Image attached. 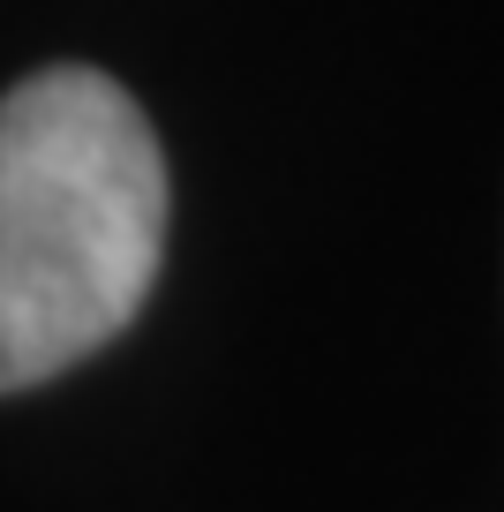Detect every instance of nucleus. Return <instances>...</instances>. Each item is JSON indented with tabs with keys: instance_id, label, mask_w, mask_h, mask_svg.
I'll return each mask as SVG.
<instances>
[{
	"instance_id": "f257e3e1",
	"label": "nucleus",
	"mask_w": 504,
	"mask_h": 512,
	"mask_svg": "<svg viewBox=\"0 0 504 512\" xmlns=\"http://www.w3.org/2000/svg\"><path fill=\"white\" fill-rule=\"evenodd\" d=\"M166 159L98 68L0 98V392L46 384L128 332L158 279Z\"/></svg>"
}]
</instances>
